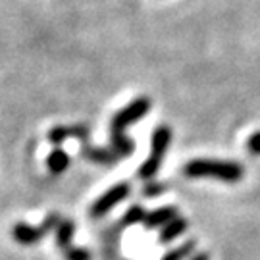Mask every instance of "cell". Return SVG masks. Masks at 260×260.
I'll use <instances>...</instances> for the list:
<instances>
[{
    "mask_svg": "<svg viewBox=\"0 0 260 260\" xmlns=\"http://www.w3.org/2000/svg\"><path fill=\"white\" fill-rule=\"evenodd\" d=\"M189 260H210V256H208V252H197Z\"/></svg>",
    "mask_w": 260,
    "mask_h": 260,
    "instance_id": "cell-17",
    "label": "cell"
},
{
    "mask_svg": "<svg viewBox=\"0 0 260 260\" xmlns=\"http://www.w3.org/2000/svg\"><path fill=\"white\" fill-rule=\"evenodd\" d=\"M70 137L72 139H81L83 143H87V139H89V127L77 123V125H56V127H52V129L48 131V141L54 147L62 145Z\"/></svg>",
    "mask_w": 260,
    "mask_h": 260,
    "instance_id": "cell-6",
    "label": "cell"
},
{
    "mask_svg": "<svg viewBox=\"0 0 260 260\" xmlns=\"http://www.w3.org/2000/svg\"><path fill=\"white\" fill-rule=\"evenodd\" d=\"M129 193H131V185L125 183V181H121L118 185L110 187L106 193H103V195L93 203L91 210H89V216L94 218V220H96V218H103V216H106V214L110 212L114 206H118L121 201H125V199L129 197Z\"/></svg>",
    "mask_w": 260,
    "mask_h": 260,
    "instance_id": "cell-5",
    "label": "cell"
},
{
    "mask_svg": "<svg viewBox=\"0 0 260 260\" xmlns=\"http://www.w3.org/2000/svg\"><path fill=\"white\" fill-rule=\"evenodd\" d=\"M66 260H91V252L81 247H70L64 251Z\"/></svg>",
    "mask_w": 260,
    "mask_h": 260,
    "instance_id": "cell-15",
    "label": "cell"
},
{
    "mask_svg": "<svg viewBox=\"0 0 260 260\" xmlns=\"http://www.w3.org/2000/svg\"><path fill=\"white\" fill-rule=\"evenodd\" d=\"M172 143V127L170 125H158L152 131V139H150V156L141 164L137 176L143 181H152V177L158 174V170L164 162V156L168 152V147Z\"/></svg>",
    "mask_w": 260,
    "mask_h": 260,
    "instance_id": "cell-3",
    "label": "cell"
},
{
    "mask_svg": "<svg viewBox=\"0 0 260 260\" xmlns=\"http://www.w3.org/2000/svg\"><path fill=\"white\" fill-rule=\"evenodd\" d=\"M81 156L87 158L89 162L106 164V166H112L120 160V156L116 154V150L112 147H93V145H87V143H83V147H81Z\"/></svg>",
    "mask_w": 260,
    "mask_h": 260,
    "instance_id": "cell-7",
    "label": "cell"
},
{
    "mask_svg": "<svg viewBox=\"0 0 260 260\" xmlns=\"http://www.w3.org/2000/svg\"><path fill=\"white\" fill-rule=\"evenodd\" d=\"M74 233H75V223L72 220H62L58 223L56 228V245L66 251L72 247V239H74Z\"/></svg>",
    "mask_w": 260,
    "mask_h": 260,
    "instance_id": "cell-11",
    "label": "cell"
},
{
    "mask_svg": "<svg viewBox=\"0 0 260 260\" xmlns=\"http://www.w3.org/2000/svg\"><path fill=\"white\" fill-rule=\"evenodd\" d=\"M150 99L147 96H139L135 101H131L125 108H121L120 112H116L112 116L110 121V147L116 150V154L120 158L131 156L135 150V143L125 135V129L143 120L150 112Z\"/></svg>",
    "mask_w": 260,
    "mask_h": 260,
    "instance_id": "cell-1",
    "label": "cell"
},
{
    "mask_svg": "<svg viewBox=\"0 0 260 260\" xmlns=\"http://www.w3.org/2000/svg\"><path fill=\"white\" fill-rule=\"evenodd\" d=\"M166 189H168V185H164V183H158V181H149L147 185L143 187V197H147V199H154V197L162 195Z\"/></svg>",
    "mask_w": 260,
    "mask_h": 260,
    "instance_id": "cell-14",
    "label": "cell"
},
{
    "mask_svg": "<svg viewBox=\"0 0 260 260\" xmlns=\"http://www.w3.org/2000/svg\"><path fill=\"white\" fill-rule=\"evenodd\" d=\"M47 166H48V170H50V174H54V176L64 174L66 170L70 168V154L62 149H54L48 154Z\"/></svg>",
    "mask_w": 260,
    "mask_h": 260,
    "instance_id": "cell-10",
    "label": "cell"
},
{
    "mask_svg": "<svg viewBox=\"0 0 260 260\" xmlns=\"http://www.w3.org/2000/svg\"><path fill=\"white\" fill-rule=\"evenodd\" d=\"M60 222H62L60 214H48L47 218H45V222L41 223V225H31V223H25V222H18L12 228V235H14V239L19 245H25V247L37 245L45 235H48L52 230H56Z\"/></svg>",
    "mask_w": 260,
    "mask_h": 260,
    "instance_id": "cell-4",
    "label": "cell"
},
{
    "mask_svg": "<svg viewBox=\"0 0 260 260\" xmlns=\"http://www.w3.org/2000/svg\"><path fill=\"white\" fill-rule=\"evenodd\" d=\"M183 174H185V177H191V179L208 177V179H220L225 183H237V181H241L245 168L237 162H233V160L197 158V160H189L183 166Z\"/></svg>",
    "mask_w": 260,
    "mask_h": 260,
    "instance_id": "cell-2",
    "label": "cell"
},
{
    "mask_svg": "<svg viewBox=\"0 0 260 260\" xmlns=\"http://www.w3.org/2000/svg\"><path fill=\"white\" fill-rule=\"evenodd\" d=\"M177 216H179V210H177L176 206H160V208L152 210V212H147L145 220H143V225L147 230H156V228L160 230V228H164L172 220H176Z\"/></svg>",
    "mask_w": 260,
    "mask_h": 260,
    "instance_id": "cell-8",
    "label": "cell"
},
{
    "mask_svg": "<svg viewBox=\"0 0 260 260\" xmlns=\"http://www.w3.org/2000/svg\"><path fill=\"white\" fill-rule=\"evenodd\" d=\"M189 228V222L183 216H177L176 220H172L170 223H166L164 228H160V233H158V243L160 245H168L174 239H177L179 235H183Z\"/></svg>",
    "mask_w": 260,
    "mask_h": 260,
    "instance_id": "cell-9",
    "label": "cell"
},
{
    "mask_svg": "<svg viewBox=\"0 0 260 260\" xmlns=\"http://www.w3.org/2000/svg\"><path fill=\"white\" fill-rule=\"evenodd\" d=\"M145 216H147V212H145V208L141 205H133L127 210V212L123 214V218H121V228H129V225H133V223H143V220H145Z\"/></svg>",
    "mask_w": 260,
    "mask_h": 260,
    "instance_id": "cell-13",
    "label": "cell"
},
{
    "mask_svg": "<svg viewBox=\"0 0 260 260\" xmlns=\"http://www.w3.org/2000/svg\"><path fill=\"white\" fill-rule=\"evenodd\" d=\"M195 247L197 243L195 241H185L183 245H179L177 249H172V251H168L162 260H185L187 256H193L195 254Z\"/></svg>",
    "mask_w": 260,
    "mask_h": 260,
    "instance_id": "cell-12",
    "label": "cell"
},
{
    "mask_svg": "<svg viewBox=\"0 0 260 260\" xmlns=\"http://www.w3.org/2000/svg\"><path fill=\"white\" fill-rule=\"evenodd\" d=\"M247 150H249V154L252 156H260V129L254 131L249 141H247Z\"/></svg>",
    "mask_w": 260,
    "mask_h": 260,
    "instance_id": "cell-16",
    "label": "cell"
}]
</instances>
